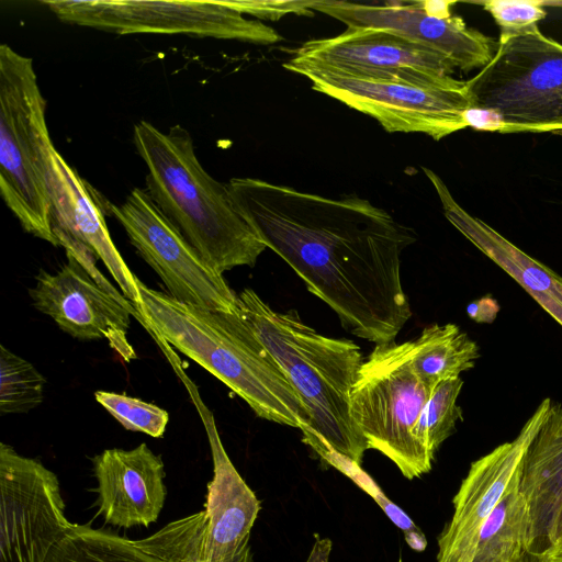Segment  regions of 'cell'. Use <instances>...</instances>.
Segmentation results:
<instances>
[{
    "label": "cell",
    "instance_id": "obj_1",
    "mask_svg": "<svg viewBox=\"0 0 562 562\" xmlns=\"http://www.w3.org/2000/svg\"><path fill=\"white\" fill-rule=\"evenodd\" d=\"M266 244L326 303L342 327L368 341H395L411 318L401 257L416 240L385 210L357 195L331 199L256 178L226 183Z\"/></svg>",
    "mask_w": 562,
    "mask_h": 562
},
{
    "label": "cell",
    "instance_id": "obj_2",
    "mask_svg": "<svg viewBox=\"0 0 562 562\" xmlns=\"http://www.w3.org/2000/svg\"><path fill=\"white\" fill-rule=\"evenodd\" d=\"M138 313L160 338L189 357L266 420L311 428L307 411L284 371L240 313L207 311L137 279Z\"/></svg>",
    "mask_w": 562,
    "mask_h": 562
},
{
    "label": "cell",
    "instance_id": "obj_3",
    "mask_svg": "<svg viewBox=\"0 0 562 562\" xmlns=\"http://www.w3.org/2000/svg\"><path fill=\"white\" fill-rule=\"evenodd\" d=\"M133 140L146 165L148 195L184 239L223 273L254 267L266 244L235 205L228 187L200 164L181 125L161 132L147 121L134 125Z\"/></svg>",
    "mask_w": 562,
    "mask_h": 562
},
{
    "label": "cell",
    "instance_id": "obj_4",
    "mask_svg": "<svg viewBox=\"0 0 562 562\" xmlns=\"http://www.w3.org/2000/svg\"><path fill=\"white\" fill-rule=\"evenodd\" d=\"M239 313L280 364L310 416V427L361 465L369 449L350 416V392L364 361L349 339L324 336L294 310L279 312L252 289L237 294Z\"/></svg>",
    "mask_w": 562,
    "mask_h": 562
},
{
    "label": "cell",
    "instance_id": "obj_5",
    "mask_svg": "<svg viewBox=\"0 0 562 562\" xmlns=\"http://www.w3.org/2000/svg\"><path fill=\"white\" fill-rule=\"evenodd\" d=\"M46 101L33 59L0 46V194L23 229L59 246L52 224Z\"/></svg>",
    "mask_w": 562,
    "mask_h": 562
},
{
    "label": "cell",
    "instance_id": "obj_6",
    "mask_svg": "<svg viewBox=\"0 0 562 562\" xmlns=\"http://www.w3.org/2000/svg\"><path fill=\"white\" fill-rule=\"evenodd\" d=\"M432 392L413 368L409 341L375 345L350 392V416L368 448L389 458L409 480L431 469L432 459L415 428Z\"/></svg>",
    "mask_w": 562,
    "mask_h": 562
},
{
    "label": "cell",
    "instance_id": "obj_7",
    "mask_svg": "<svg viewBox=\"0 0 562 562\" xmlns=\"http://www.w3.org/2000/svg\"><path fill=\"white\" fill-rule=\"evenodd\" d=\"M467 87L472 108L499 114L509 133L562 135V44L538 26L498 40L490 63Z\"/></svg>",
    "mask_w": 562,
    "mask_h": 562
},
{
    "label": "cell",
    "instance_id": "obj_8",
    "mask_svg": "<svg viewBox=\"0 0 562 562\" xmlns=\"http://www.w3.org/2000/svg\"><path fill=\"white\" fill-rule=\"evenodd\" d=\"M63 22L117 34L160 33L278 43L272 27L229 7L225 1L60 0L44 2Z\"/></svg>",
    "mask_w": 562,
    "mask_h": 562
},
{
    "label": "cell",
    "instance_id": "obj_9",
    "mask_svg": "<svg viewBox=\"0 0 562 562\" xmlns=\"http://www.w3.org/2000/svg\"><path fill=\"white\" fill-rule=\"evenodd\" d=\"M283 67L326 71L361 80L457 87L456 67L439 52L391 32L347 27L334 37L305 42Z\"/></svg>",
    "mask_w": 562,
    "mask_h": 562
},
{
    "label": "cell",
    "instance_id": "obj_10",
    "mask_svg": "<svg viewBox=\"0 0 562 562\" xmlns=\"http://www.w3.org/2000/svg\"><path fill=\"white\" fill-rule=\"evenodd\" d=\"M105 204L170 296L212 312H239L237 294L223 273L184 239L145 189L134 188L120 205Z\"/></svg>",
    "mask_w": 562,
    "mask_h": 562
},
{
    "label": "cell",
    "instance_id": "obj_11",
    "mask_svg": "<svg viewBox=\"0 0 562 562\" xmlns=\"http://www.w3.org/2000/svg\"><path fill=\"white\" fill-rule=\"evenodd\" d=\"M312 88L376 120L390 132L424 133L439 140L468 127L464 113L472 108L467 81L457 87H424L361 80L303 69Z\"/></svg>",
    "mask_w": 562,
    "mask_h": 562
},
{
    "label": "cell",
    "instance_id": "obj_12",
    "mask_svg": "<svg viewBox=\"0 0 562 562\" xmlns=\"http://www.w3.org/2000/svg\"><path fill=\"white\" fill-rule=\"evenodd\" d=\"M56 474L0 445V562H46L72 522Z\"/></svg>",
    "mask_w": 562,
    "mask_h": 562
},
{
    "label": "cell",
    "instance_id": "obj_13",
    "mask_svg": "<svg viewBox=\"0 0 562 562\" xmlns=\"http://www.w3.org/2000/svg\"><path fill=\"white\" fill-rule=\"evenodd\" d=\"M67 262L56 273L41 270L30 289L33 305L59 328L80 340L106 339L128 363L136 352L127 339L131 314H140L114 286L99 283L70 250ZM142 317V316H140Z\"/></svg>",
    "mask_w": 562,
    "mask_h": 562
},
{
    "label": "cell",
    "instance_id": "obj_14",
    "mask_svg": "<svg viewBox=\"0 0 562 562\" xmlns=\"http://www.w3.org/2000/svg\"><path fill=\"white\" fill-rule=\"evenodd\" d=\"M544 398L512 441L472 462L453 497V515L438 538V562H472L481 529L514 482L551 405Z\"/></svg>",
    "mask_w": 562,
    "mask_h": 562
},
{
    "label": "cell",
    "instance_id": "obj_15",
    "mask_svg": "<svg viewBox=\"0 0 562 562\" xmlns=\"http://www.w3.org/2000/svg\"><path fill=\"white\" fill-rule=\"evenodd\" d=\"M311 9L339 20L348 27L383 30L430 47L467 72L486 66L497 48L492 37L469 27L461 16H430L419 1L364 4L322 0L312 1Z\"/></svg>",
    "mask_w": 562,
    "mask_h": 562
},
{
    "label": "cell",
    "instance_id": "obj_16",
    "mask_svg": "<svg viewBox=\"0 0 562 562\" xmlns=\"http://www.w3.org/2000/svg\"><path fill=\"white\" fill-rule=\"evenodd\" d=\"M98 515L122 527H148L157 521L167 488L160 456L146 443L131 450L105 449L92 459Z\"/></svg>",
    "mask_w": 562,
    "mask_h": 562
},
{
    "label": "cell",
    "instance_id": "obj_17",
    "mask_svg": "<svg viewBox=\"0 0 562 562\" xmlns=\"http://www.w3.org/2000/svg\"><path fill=\"white\" fill-rule=\"evenodd\" d=\"M47 181L55 235L80 244L101 260L138 312L142 299L137 278L112 241L92 189L56 149L50 154Z\"/></svg>",
    "mask_w": 562,
    "mask_h": 562
},
{
    "label": "cell",
    "instance_id": "obj_18",
    "mask_svg": "<svg viewBox=\"0 0 562 562\" xmlns=\"http://www.w3.org/2000/svg\"><path fill=\"white\" fill-rule=\"evenodd\" d=\"M207 434L213 458L204 505L209 562H251L249 538L260 502L228 458L213 423Z\"/></svg>",
    "mask_w": 562,
    "mask_h": 562
},
{
    "label": "cell",
    "instance_id": "obj_19",
    "mask_svg": "<svg viewBox=\"0 0 562 562\" xmlns=\"http://www.w3.org/2000/svg\"><path fill=\"white\" fill-rule=\"evenodd\" d=\"M519 490L529 514L526 554L538 559L553 547L562 516V404L551 403L529 445Z\"/></svg>",
    "mask_w": 562,
    "mask_h": 562
},
{
    "label": "cell",
    "instance_id": "obj_20",
    "mask_svg": "<svg viewBox=\"0 0 562 562\" xmlns=\"http://www.w3.org/2000/svg\"><path fill=\"white\" fill-rule=\"evenodd\" d=\"M423 170L438 194L447 220L562 326V277L465 211L437 173L425 167Z\"/></svg>",
    "mask_w": 562,
    "mask_h": 562
},
{
    "label": "cell",
    "instance_id": "obj_21",
    "mask_svg": "<svg viewBox=\"0 0 562 562\" xmlns=\"http://www.w3.org/2000/svg\"><path fill=\"white\" fill-rule=\"evenodd\" d=\"M409 346L415 372L434 389L442 381L460 378L480 357L477 344L451 323L425 327Z\"/></svg>",
    "mask_w": 562,
    "mask_h": 562
},
{
    "label": "cell",
    "instance_id": "obj_22",
    "mask_svg": "<svg viewBox=\"0 0 562 562\" xmlns=\"http://www.w3.org/2000/svg\"><path fill=\"white\" fill-rule=\"evenodd\" d=\"M520 477L484 522L472 562H521L524 559L529 514L519 490Z\"/></svg>",
    "mask_w": 562,
    "mask_h": 562
},
{
    "label": "cell",
    "instance_id": "obj_23",
    "mask_svg": "<svg viewBox=\"0 0 562 562\" xmlns=\"http://www.w3.org/2000/svg\"><path fill=\"white\" fill-rule=\"evenodd\" d=\"M46 562H159L137 547L135 540L89 526L71 524L50 551Z\"/></svg>",
    "mask_w": 562,
    "mask_h": 562
},
{
    "label": "cell",
    "instance_id": "obj_24",
    "mask_svg": "<svg viewBox=\"0 0 562 562\" xmlns=\"http://www.w3.org/2000/svg\"><path fill=\"white\" fill-rule=\"evenodd\" d=\"M206 537L207 517L202 509L169 522L135 543L159 562H209Z\"/></svg>",
    "mask_w": 562,
    "mask_h": 562
},
{
    "label": "cell",
    "instance_id": "obj_25",
    "mask_svg": "<svg viewBox=\"0 0 562 562\" xmlns=\"http://www.w3.org/2000/svg\"><path fill=\"white\" fill-rule=\"evenodd\" d=\"M45 378L25 359L0 346V413H26L44 400Z\"/></svg>",
    "mask_w": 562,
    "mask_h": 562
},
{
    "label": "cell",
    "instance_id": "obj_26",
    "mask_svg": "<svg viewBox=\"0 0 562 562\" xmlns=\"http://www.w3.org/2000/svg\"><path fill=\"white\" fill-rule=\"evenodd\" d=\"M463 386L461 378L440 382L425 405L415 428V436L434 460L440 445L456 431L462 411L457 404Z\"/></svg>",
    "mask_w": 562,
    "mask_h": 562
},
{
    "label": "cell",
    "instance_id": "obj_27",
    "mask_svg": "<svg viewBox=\"0 0 562 562\" xmlns=\"http://www.w3.org/2000/svg\"><path fill=\"white\" fill-rule=\"evenodd\" d=\"M302 434L303 442L308 445L323 461L339 470L351 479L361 490L369 494L404 535H409L415 531L416 525L409 516L386 497L370 475L361 469L360 464L337 452L312 428L302 430Z\"/></svg>",
    "mask_w": 562,
    "mask_h": 562
},
{
    "label": "cell",
    "instance_id": "obj_28",
    "mask_svg": "<svg viewBox=\"0 0 562 562\" xmlns=\"http://www.w3.org/2000/svg\"><path fill=\"white\" fill-rule=\"evenodd\" d=\"M94 397L124 428L154 438L162 437L169 422L167 411L136 397L95 391Z\"/></svg>",
    "mask_w": 562,
    "mask_h": 562
},
{
    "label": "cell",
    "instance_id": "obj_29",
    "mask_svg": "<svg viewBox=\"0 0 562 562\" xmlns=\"http://www.w3.org/2000/svg\"><path fill=\"white\" fill-rule=\"evenodd\" d=\"M499 27V38L525 33L547 16L544 3L527 0H491L482 3Z\"/></svg>",
    "mask_w": 562,
    "mask_h": 562
},
{
    "label": "cell",
    "instance_id": "obj_30",
    "mask_svg": "<svg viewBox=\"0 0 562 562\" xmlns=\"http://www.w3.org/2000/svg\"><path fill=\"white\" fill-rule=\"evenodd\" d=\"M229 7L262 19H279L288 13L305 14L312 1H225Z\"/></svg>",
    "mask_w": 562,
    "mask_h": 562
},
{
    "label": "cell",
    "instance_id": "obj_31",
    "mask_svg": "<svg viewBox=\"0 0 562 562\" xmlns=\"http://www.w3.org/2000/svg\"><path fill=\"white\" fill-rule=\"evenodd\" d=\"M498 311L499 305L491 296L471 302L467 307L468 315L476 323H492Z\"/></svg>",
    "mask_w": 562,
    "mask_h": 562
},
{
    "label": "cell",
    "instance_id": "obj_32",
    "mask_svg": "<svg viewBox=\"0 0 562 562\" xmlns=\"http://www.w3.org/2000/svg\"><path fill=\"white\" fill-rule=\"evenodd\" d=\"M331 547L333 544L329 538H321L316 535L314 544L305 562H329Z\"/></svg>",
    "mask_w": 562,
    "mask_h": 562
},
{
    "label": "cell",
    "instance_id": "obj_33",
    "mask_svg": "<svg viewBox=\"0 0 562 562\" xmlns=\"http://www.w3.org/2000/svg\"><path fill=\"white\" fill-rule=\"evenodd\" d=\"M419 3L426 14L434 18L447 19L452 15L451 7L456 2L445 0H424L419 1Z\"/></svg>",
    "mask_w": 562,
    "mask_h": 562
},
{
    "label": "cell",
    "instance_id": "obj_34",
    "mask_svg": "<svg viewBox=\"0 0 562 562\" xmlns=\"http://www.w3.org/2000/svg\"><path fill=\"white\" fill-rule=\"evenodd\" d=\"M536 560L537 562H562V544L549 549Z\"/></svg>",
    "mask_w": 562,
    "mask_h": 562
},
{
    "label": "cell",
    "instance_id": "obj_35",
    "mask_svg": "<svg viewBox=\"0 0 562 562\" xmlns=\"http://www.w3.org/2000/svg\"><path fill=\"white\" fill-rule=\"evenodd\" d=\"M561 544H562V516H561V519H560V522H559V527H558V531H557V537H555V542H554L553 547L561 546Z\"/></svg>",
    "mask_w": 562,
    "mask_h": 562
},
{
    "label": "cell",
    "instance_id": "obj_36",
    "mask_svg": "<svg viewBox=\"0 0 562 562\" xmlns=\"http://www.w3.org/2000/svg\"><path fill=\"white\" fill-rule=\"evenodd\" d=\"M521 562H526V561L522 559Z\"/></svg>",
    "mask_w": 562,
    "mask_h": 562
},
{
    "label": "cell",
    "instance_id": "obj_37",
    "mask_svg": "<svg viewBox=\"0 0 562 562\" xmlns=\"http://www.w3.org/2000/svg\"><path fill=\"white\" fill-rule=\"evenodd\" d=\"M398 562H402V560L400 559V561H398Z\"/></svg>",
    "mask_w": 562,
    "mask_h": 562
}]
</instances>
